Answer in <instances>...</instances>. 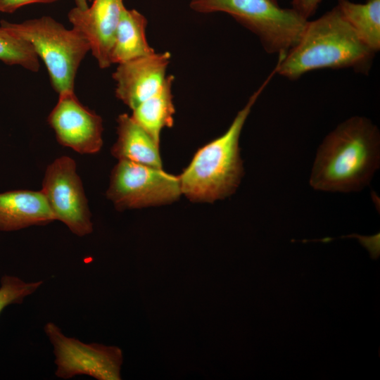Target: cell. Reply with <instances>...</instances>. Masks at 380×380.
<instances>
[{
  "mask_svg": "<svg viewBox=\"0 0 380 380\" xmlns=\"http://www.w3.org/2000/svg\"><path fill=\"white\" fill-rule=\"evenodd\" d=\"M39 57L32 45L24 39L0 25V61L19 65L30 71L39 69Z\"/></svg>",
  "mask_w": 380,
  "mask_h": 380,
  "instance_id": "e0dca14e",
  "label": "cell"
},
{
  "mask_svg": "<svg viewBox=\"0 0 380 380\" xmlns=\"http://www.w3.org/2000/svg\"><path fill=\"white\" fill-rule=\"evenodd\" d=\"M174 80L173 75H167L160 88L133 109L131 115L158 145L162 130L174 125Z\"/></svg>",
  "mask_w": 380,
  "mask_h": 380,
  "instance_id": "9a60e30c",
  "label": "cell"
},
{
  "mask_svg": "<svg viewBox=\"0 0 380 380\" xmlns=\"http://www.w3.org/2000/svg\"><path fill=\"white\" fill-rule=\"evenodd\" d=\"M360 39L375 53L380 49V0L364 4L338 0L336 5Z\"/></svg>",
  "mask_w": 380,
  "mask_h": 380,
  "instance_id": "2e32d148",
  "label": "cell"
},
{
  "mask_svg": "<svg viewBox=\"0 0 380 380\" xmlns=\"http://www.w3.org/2000/svg\"><path fill=\"white\" fill-rule=\"evenodd\" d=\"M76 7L84 9L88 7L89 2H91L92 0H74Z\"/></svg>",
  "mask_w": 380,
  "mask_h": 380,
  "instance_id": "44dd1931",
  "label": "cell"
},
{
  "mask_svg": "<svg viewBox=\"0 0 380 380\" xmlns=\"http://www.w3.org/2000/svg\"><path fill=\"white\" fill-rule=\"evenodd\" d=\"M118 139L111 148L118 160H128L156 168H163L159 145L126 113L117 119Z\"/></svg>",
  "mask_w": 380,
  "mask_h": 380,
  "instance_id": "4fadbf2b",
  "label": "cell"
},
{
  "mask_svg": "<svg viewBox=\"0 0 380 380\" xmlns=\"http://www.w3.org/2000/svg\"><path fill=\"white\" fill-rule=\"evenodd\" d=\"M84 9L74 7L68 13L72 28L89 42L99 66H110V53L123 10V0H92Z\"/></svg>",
  "mask_w": 380,
  "mask_h": 380,
  "instance_id": "30bf717a",
  "label": "cell"
},
{
  "mask_svg": "<svg viewBox=\"0 0 380 380\" xmlns=\"http://www.w3.org/2000/svg\"><path fill=\"white\" fill-rule=\"evenodd\" d=\"M199 13L222 12L253 32L269 53H286L299 41L308 20L277 0H191Z\"/></svg>",
  "mask_w": 380,
  "mask_h": 380,
  "instance_id": "5b68a950",
  "label": "cell"
},
{
  "mask_svg": "<svg viewBox=\"0 0 380 380\" xmlns=\"http://www.w3.org/2000/svg\"><path fill=\"white\" fill-rule=\"evenodd\" d=\"M275 70L251 95L220 137L200 148L179 175L182 194L194 202H214L232 195L243 175L239 137L245 122Z\"/></svg>",
  "mask_w": 380,
  "mask_h": 380,
  "instance_id": "3957f363",
  "label": "cell"
},
{
  "mask_svg": "<svg viewBox=\"0 0 380 380\" xmlns=\"http://www.w3.org/2000/svg\"><path fill=\"white\" fill-rule=\"evenodd\" d=\"M170 59L168 51L153 52L118 64L112 75L117 99L134 109L163 84Z\"/></svg>",
  "mask_w": 380,
  "mask_h": 380,
  "instance_id": "8fae6325",
  "label": "cell"
},
{
  "mask_svg": "<svg viewBox=\"0 0 380 380\" xmlns=\"http://www.w3.org/2000/svg\"><path fill=\"white\" fill-rule=\"evenodd\" d=\"M322 0H292V8L306 20L316 12Z\"/></svg>",
  "mask_w": 380,
  "mask_h": 380,
  "instance_id": "d6986e66",
  "label": "cell"
},
{
  "mask_svg": "<svg viewBox=\"0 0 380 380\" xmlns=\"http://www.w3.org/2000/svg\"><path fill=\"white\" fill-rule=\"evenodd\" d=\"M41 191L56 220L78 236L92 232L88 201L72 158L63 156L48 165Z\"/></svg>",
  "mask_w": 380,
  "mask_h": 380,
  "instance_id": "ba28073f",
  "label": "cell"
},
{
  "mask_svg": "<svg viewBox=\"0 0 380 380\" xmlns=\"http://www.w3.org/2000/svg\"><path fill=\"white\" fill-rule=\"evenodd\" d=\"M146 18L125 8L121 15L110 53L111 64H120L155 52L146 35Z\"/></svg>",
  "mask_w": 380,
  "mask_h": 380,
  "instance_id": "5bb4252c",
  "label": "cell"
},
{
  "mask_svg": "<svg viewBox=\"0 0 380 380\" xmlns=\"http://www.w3.org/2000/svg\"><path fill=\"white\" fill-rule=\"evenodd\" d=\"M43 281L27 282L18 277L4 275L0 286V313L11 304H21L24 299L34 293Z\"/></svg>",
  "mask_w": 380,
  "mask_h": 380,
  "instance_id": "ac0fdd59",
  "label": "cell"
},
{
  "mask_svg": "<svg viewBox=\"0 0 380 380\" xmlns=\"http://www.w3.org/2000/svg\"><path fill=\"white\" fill-rule=\"evenodd\" d=\"M380 134L371 120L352 117L338 125L320 145L310 184L331 192L360 191L379 167Z\"/></svg>",
  "mask_w": 380,
  "mask_h": 380,
  "instance_id": "6da1fadb",
  "label": "cell"
},
{
  "mask_svg": "<svg viewBox=\"0 0 380 380\" xmlns=\"http://www.w3.org/2000/svg\"><path fill=\"white\" fill-rule=\"evenodd\" d=\"M375 52L358 37L337 6L308 20L298 43L279 54L277 72L289 80L322 68H346L366 74Z\"/></svg>",
  "mask_w": 380,
  "mask_h": 380,
  "instance_id": "7a4b0ae2",
  "label": "cell"
},
{
  "mask_svg": "<svg viewBox=\"0 0 380 380\" xmlns=\"http://www.w3.org/2000/svg\"><path fill=\"white\" fill-rule=\"evenodd\" d=\"M47 122L58 143L76 152L94 154L103 146L102 118L80 103L75 92L58 95Z\"/></svg>",
  "mask_w": 380,
  "mask_h": 380,
  "instance_id": "9c48e42d",
  "label": "cell"
},
{
  "mask_svg": "<svg viewBox=\"0 0 380 380\" xmlns=\"http://www.w3.org/2000/svg\"><path fill=\"white\" fill-rule=\"evenodd\" d=\"M182 194L179 176L128 160L113 167L106 191L118 210L171 203Z\"/></svg>",
  "mask_w": 380,
  "mask_h": 380,
  "instance_id": "8992f818",
  "label": "cell"
},
{
  "mask_svg": "<svg viewBox=\"0 0 380 380\" xmlns=\"http://www.w3.org/2000/svg\"><path fill=\"white\" fill-rule=\"evenodd\" d=\"M58 0H0V11L11 13L18 8L32 4H51Z\"/></svg>",
  "mask_w": 380,
  "mask_h": 380,
  "instance_id": "ffe728a7",
  "label": "cell"
},
{
  "mask_svg": "<svg viewBox=\"0 0 380 380\" xmlns=\"http://www.w3.org/2000/svg\"><path fill=\"white\" fill-rule=\"evenodd\" d=\"M44 331L53 346L58 378L88 375L98 380L121 379L122 353L118 347L83 343L65 336L51 322L44 326Z\"/></svg>",
  "mask_w": 380,
  "mask_h": 380,
  "instance_id": "52a82bcc",
  "label": "cell"
},
{
  "mask_svg": "<svg viewBox=\"0 0 380 380\" xmlns=\"http://www.w3.org/2000/svg\"><path fill=\"white\" fill-rule=\"evenodd\" d=\"M0 25L32 45L58 95L75 92L78 68L90 51L89 42L81 33L47 15L19 23L1 20Z\"/></svg>",
  "mask_w": 380,
  "mask_h": 380,
  "instance_id": "277c9868",
  "label": "cell"
},
{
  "mask_svg": "<svg viewBox=\"0 0 380 380\" xmlns=\"http://www.w3.org/2000/svg\"><path fill=\"white\" fill-rule=\"evenodd\" d=\"M56 220L42 191L0 193V231L11 232Z\"/></svg>",
  "mask_w": 380,
  "mask_h": 380,
  "instance_id": "7c38bea8",
  "label": "cell"
}]
</instances>
